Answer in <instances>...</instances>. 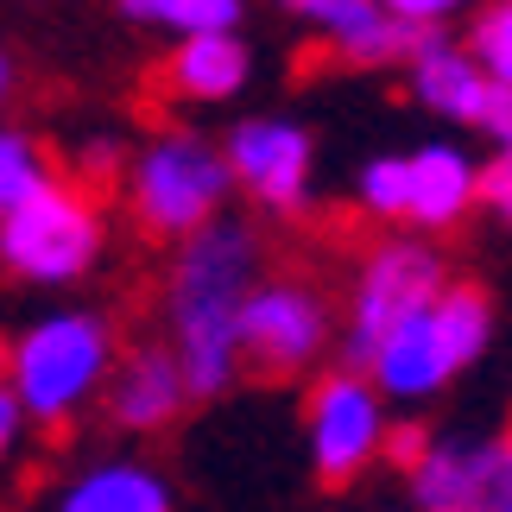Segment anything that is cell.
<instances>
[{"instance_id":"1","label":"cell","mask_w":512,"mask_h":512,"mask_svg":"<svg viewBox=\"0 0 512 512\" xmlns=\"http://www.w3.org/2000/svg\"><path fill=\"white\" fill-rule=\"evenodd\" d=\"M253 285H260V241L241 222L215 215L177 253L165 310H171V361L184 373L190 399H215L234 386V373H241L234 329H241V304Z\"/></svg>"},{"instance_id":"2","label":"cell","mask_w":512,"mask_h":512,"mask_svg":"<svg viewBox=\"0 0 512 512\" xmlns=\"http://www.w3.org/2000/svg\"><path fill=\"white\" fill-rule=\"evenodd\" d=\"M494 342V304L481 285H443L424 310L392 329L367 361V386L380 399H437L468 361H481V348Z\"/></svg>"},{"instance_id":"3","label":"cell","mask_w":512,"mask_h":512,"mask_svg":"<svg viewBox=\"0 0 512 512\" xmlns=\"http://www.w3.org/2000/svg\"><path fill=\"white\" fill-rule=\"evenodd\" d=\"M114 373V329L95 310H57V317L32 323L26 336L7 348V386L13 405L32 424H70L102 380Z\"/></svg>"},{"instance_id":"4","label":"cell","mask_w":512,"mask_h":512,"mask_svg":"<svg viewBox=\"0 0 512 512\" xmlns=\"http://www.w3.org/2000/svg\"><path fill=\"white\" fill-rule=\"evenodd\" d=\"M228 165L222 152L209 140H196V133H165V140H152L140 152V165H133V209H140V222L152 234H177V241H190L196 228H209L215 215L228 203Z\"/></svg>"},{"instance_id":"5","label":"cell","mask_w":512,"mask_h":512,"mask_svg":"<svg viewBox=\"0 0 512 512\" xmlns=\"http://www.w3.org/2000/svg\"><path fill=\"white\" fill-rule=\"evenodd\" d=\"M102 253V222L76 190L45 184L38 196H26L19 209L0 215V260H7L19 279L38 285H70L83 279Z\"/></svg>"},{"instance_id":"6","label":"cell","mask_w":512,"mask_h":512,"mask_svg":"<svg viewBox=\"0 0 512 512\" xmlns=\"http://www.w3.org/2000/svg\"><path fill=\"white\" fill-rule=\"evenodd\" d=\"M443 285H449L443 279V260L430 247L392 241V247L373 253V260L361 266V279H354V304H348V336H342L348 373H367L373 348H380L392 329L411 317V310H424Z\"/></svg>"},{"instance_id":"7","label":"cell","mask_w":512,"mask_h":512,"mask_svg":"<svg viewBox=\"0 0 512 512\" xmlns=\"http://www.w3.org/2000/svg\"><path fill=\"white\" fill-rule=\"evenodd\" d=\"M310 468L329 487H348L361 468L380 462L386 443V399L367 386V373H329L310 392Z\"/></svg>"},{"instance_id":"8","label":"cell","mask_w":512,"mask_h":512,"mask_svg":"<svg viewBox=\"0 0 512 512\" xmlns=\"http://www.w3.org/2000/svg\"><path fill=\"white\" fill-rule=\"evenodd\" d=\"M241 361L266 367V373H304L317 354L329 348V304L310 285H253L241 304Z\"/></svg>"},{"instance_id":"9","label":"cell","mask_w":512,"mask_h":512,"mask_svg":"<svg viewBox=\"0 0 512 512\" xmlns=\"http://www.w3.org/2000/svg\"><path fill=\"white\" fill-rule=\"evenodd\" d=\"M512 500V437L430 443L411 468V512H500Z\"/></svg>"},{"instance_id":"10","label":"cell","mask_w":512,"mask_h":512,"mask_svg":"<svg viewBox=\"0 0 512 512\" xmlns=\"http://www.w3.org/2000/svg\"><path fill=\"white\" fill-rule=\"evenodd\" d=\"M222 165L266 209H298L304 184H310V133L298 121H241L222 152Z\"/></svg>"},{"instance_id":"11","label":"cell","mask_w":512,"mask_h":512,"mask_svg":"<svg viewBox=\"0 0 512 512\" xmlns=\"http://www.w3.org/2000/svg\"><path fill=\"white\" fill-rule=\"evenodd\" d=\"M310 19L336 38L348 57H361V64H386V57H418L437 45V26H405V19H392L380 0H317Z\"/></svg>"},{"instance_id":"12","label":"cell","mask_w":512,"mask_h":512,"mask_svg":"<svg viewBox=\"0 0 512 512\" xmlns=\"http://www.w3.org/2000/svg\"><path fill=\"white\" fill-rule=\"evenodd\" d=\"M184 405H190V392H184V373H177L171 348L127 354L121 373L108 380V411H114V424H121V430H159Z\"/></svg>"},{"instance_id":"13","label":"cell","mask_w":512,"mask_h":512,"mask_svg":"<svg viewBox=\"0 0 512 512\" xmlns=\"http://www.w3.org/2000/svg\"><path fill=\"white\" fill-rule=\"evenodd\" d=\"M57 512H177L171 481L146 462H89L64 494Z\"/></svg>"},{"instance_id":"14","label":"cell","mask_w":512,"mask_h":512,"mask_svg":"<svg viewBox=\"0 0 512 512\" xmlns=\"http://www.w3.org/2000/svg\"><path fill=\"white\" fill-rule=\"evenodd\" d=\"M405 171H411V203H405V215L418 228H449V222H462L468 203H475V165H468L456 146L411 152Z\"/></svg>"},{"instance_id":"15","label":"cell","mask_w":512,"mask_h":512,"mask_svg":"<svg viewBox=\"0 0 512 512\" xmlns=\"http://www.w3.org/2000/svg\"><path fill=\"white\" fill-rule=\"evenodd\" d=\"M411 83H418V95H424L437 114H449V121H468V127L481 121L487 95H494V83L481 76V64H475L468 51H456L449 38H437L430 51L411 57Z\"/></svg>"},{"instance_id":"16","label":"cell","mask_w":512,"mask_h":512,"mask_svg":"<svg viewBox=\"0 0 512 512\" xmlns=\"http://www.w3.org/2000/svg\"><path fill=\"white\" fill-rule=\"evenodd\" d=\"M247 83V45L234 32H203L171 57V89L190 102H228Z\"/></svg>"},{"instance_id":"17","label":"cell","mask_w":512,"mask_h":512,"mask_svg":"<svg viewBox=\"0 0 512 512\" xmlns=\"http://www.w3.org/2000/svg\"><path fill=\"white\" fill-rule=\"evenodd\" d=\"M133 19L146 26H171L184 38H203V32H234L241 19V0H121Z\"/></svg>"},{"instance_id":"18","label":"cell","mask_w":512,"mask_h":512,"mask_svg":"<svg viewBox=\"0 0 512 512\" xmlns=\"http://www.w3.org/2000/svg\"><path fill=\"white\" fill-rule=\"evenodd\" d=\"M45 184H51V171H45V159H38V146L26 140V133L0 127V215L19 209L26 196H38Z\"/></svg>"},{"instance_id":"19","label":"cell","mask_w":512,"mask_h":512,"mask_svg":"<svg viewBox=\"0 0 512 512\" xmlns=\"http://www.w3.org/2000/svg\"><path fill=\"white\" fill-rule=\"evenodd\" d=\"M481 64L487 83H500L512 89V0H500V7H487L475 19V51H468Z\"/></svg>"},{"instance_id":"20","label":"cell","mask_w":512,"mask_h":512,"mask_svg":"<svg viewBox=\"0 0 512 512\" xmlns=\"http://www.w3.org/2000/svg\"><path fill=\"white\" fill-rule=\"evenodd\" d=\"M361 203L373 215H405V203H411V171H405V159H373L361 171Z\"/></svg>"},{"instance_id":"21","label":"cell","mask_w":512,"mask_h":512,"mask_svg":"<svg viewBox=\"0 0 512 512\" xmlns=\"http://www.w3.org/2000/svg\"><path fill=\"white\" fill-rule=\"evenodd\" d=\"M475 196H481V203H494L500 222H512V152H500L487 171H475Z\"/></svg>"},{"instance_id":"22","label":"cell","mask_w":512,"mask_h":512,"mask_svg":"<svg viewBox=\"0 0 512 512\" xmlns=\"http://www.w3.org/2000/svg\"><path fill=\"white\" fill-rule=\"evenodd\" d=\"M430 449V430L424 424H386V443H380V456H392L411 475V468H418V456Z\"/></svg>"},{"instance_id":"23","label":"cell","mask_w":512,"mask_h":512,"mask_svg":"<svg viewBox=\"0 0 512 512\" xmlns=\"http://www.w3.org/2000/svg\"><path fill=\"white\" fill-rule=\"evenodd\" d=\"M380 7L392 19H405V26H437V19H449L456 7H468V0H380Z\"/></svg>"},{"instance_id":"24","label":"cell","mask_w":512,"mask_h":512,"mask_svg":"<svg viewBox=\"0 0 512 512\" xmlns=\"http://www.w3.org/2000/svg\"><path fill=\"white\" fill-rule=\"evenodd\" d=\"M19 430H26V411H19V405H13V392L0 386V462H7L13 449H19Z\"/></svg>"},{"instance_id":"25","label":"cell","mask_w":512,"mask_h":512,"mask_svg":"<svg viewBox=\"0 0 512 512\" xmlns=\"http://www.w3.org/2000/svg\"><path fill=\"white\" fill-rule=\"evenodd\" d=\"M7 83H13V70H7V57H0V95H7Z\"/></svg>"},{"instance_id":"26","label":"cell","mask_w":512,"mask_h":512,"mask_svg":"<svg viewBox=\"0 0 512 512\" xmlns=\"http://www.w3.org/2000/svg\"><path fill=\"white\" fill-rule=\"evenodd\" d=\"M291 7H304V13H310V7H317V0H291Z\"/></svg>"},{"instance_id":"27","label":"cell","mask_w":512,"mask_h":512,"mask_svg":"<svg viewBox=\"0 0 512 512\" xmlns=\"http://www.w3.org/2000/svg\"><path fill=\"white\" fill-rule=\"evenodd\" d=\"M500 512H512V500H506V506H500Z\"/></svg>"}]
</instances>
